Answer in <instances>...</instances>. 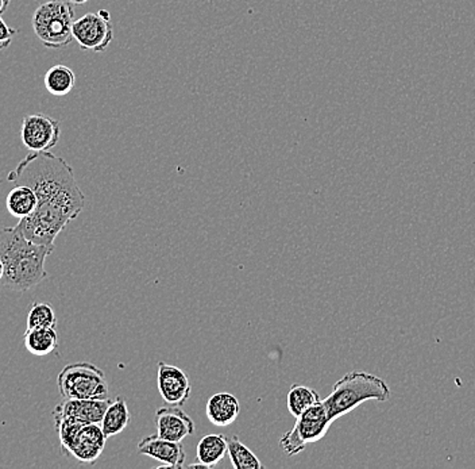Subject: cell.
Returning a JSON list of instances; mask_svg holds the SVG:
<instances>
[{"mask_svg":"<svg viewBox=\"0 0 475 469\" xmlns=\"http://www.w3.org/2000/svg\"><path fill=\"white\" fill-rule=\"evenodd\" d=\"M7 182L29 185L37 195V209L16 225L38 245L54 246L57 235L84 209L85 196L74 169L50 152H30L7 175Z\"/></svg>","mask_w":475,"mask_h":469,"instance_id":"obj_1","label":"cell"},{"mask_svg":"<svg viewBox=\"0 0 475 469\" xmlns=\"http://www.w3.org/2000/svg\"><path fill=\"white\" fill-rule=\"evenodd\" d=\"M54 246L38 245L25 237L18 225L0 230V260L5 265L3 287L26 293L48 277L46 257Z\"/></svg>","mask_w":475,"mask_h":469,"instance_id":"obj_2","label":"cell"},{"mask_svg":"<svg viewBox=\"0 0 475 469\" xmlns=\"http://www.w3.org/2000/svg\"><path fill=\"white\" fill-rule=\"evenodd\" d=\"M391 387L385 380L365 371H352L333 384L332 394L324 399L332 421L349 414L369 401L386 402Z\"/></svg>","mask_w":475,"mask_h":469,"instance_id":"obj_3","label":"cell"},{"mask_svg":"<svg viewBox=\"0 0 475 469\" xmlns=\"http://www.w3.org/2000/svg\"><path fill=\"white\" fill-rule=\"evenodd\" d=\"M74 10L66 0H49L35 8L32 26L45 48L63 49L74 41Z\"/></svg>","mask_w":475,"mask_h":469,"instance_id":"obj_4","label":"cell"},{"mask_svg":"<svg viewBox=\"0 0 475 469\" xmlns=\"http://www.w3.org/2000/svg\"><path fill=\"white\" fill-rule=\"evenodd\" d=\"M57 385L64 399H108L110 394L104 372L85 362L64 366Z\"/></svg>","mask_w":475,"mask_h":469,"instance_id":"obj_5","label":"cell"},{"mask_svg":"<svg viewBox=\"0 0 475 469\" xmlns=\"http://www.w3.org/2000/svg\"><path fill=\"white\" fill-rule=\"evenodd\" d=\"M332 424L323 401L318 402L296 418L294 426L280 440V446L288 456H296L310 444L323 440Z\"/></svg>","mask_w":475,"mask_h":469,"instance_id":"obj_6","label":"cell"},{"mask_svg":"<svg viewBox=\"0 0 475 469\" xmlns=\"http://www.w3.org/2000/svg\"><path fill=\"white\" fill-rule=\"evenodd\" d=\"M72 35L83 51L104 52L114 40L110 14L105 10L85 14L74 21Z\"/></svg>","mask_w":475,"mask_h":469,"instance_id":"obj_7","label":"cell"},{"mask_svg":"<svg viewBox=\"0 0 475 469\" xmlns=\"http://www.w3.org/2000/svg\"><path fill=\"white\" fill-rule=\"evenodd\" d=\"M60 122L44 114L24 116L21 141L30 152H50L60 141Z\"/></svg>","mask_w":475,"mask_h":469,"instance_id":"obj_8","label":"cell"},{"mask_svg":"<svg viewBox=\"0 0 475 469\" xmlns=\"http://www.w3.org/2000/svg\"><path fill=\"white\" fill-rule=\"evenodd\" d=\"M157 387L165 404L182 407L190 399L192 384L179 366L158 363Z\"/></svg>","mask_w":475,"mask_h":469,"instance_id":"obj_9","label":"cell"},{"mask_svg":"<svg viewBox=\"0 0 475 469\" xmlns=\"http://www.w3.org/2000/svg\"><path fill=\"white\" fill-rule=\"evenodd\" d=\"M105 441L107 437L100 424H83L65 454L84 464H94L104 452Z\"/></svg>","mask_w":475,"mask_h":469,"instance_id":"obj_10","label":"cell"},{"mask_svg":"<svg viewBox=\"0 0 475 469\" xmlns=\"http://www.w3.org/2000/svg\"><path fill=\"white\" fill-rule=\"evenodd\" d=\"M138 454L163 463L160 468L182 469L185 463V451L182 443L165 440L158 434L144 437L138 444Z\"/></svg>","mask_w":475,"mask_h":469,"instance_id":"obj_11","label":"cell"},{"mask_svg":"<svg viewBox=\"0 0 475 469\" xmlns=\"http://www.w3.org/2000/svg\"><path fill=\"white\" fill-rule=\"evenodd\" d=\"M110 399H64L53 410V418H72L83 424H102Z\"/></svg>","mask_w":475,"mask_h":469,"instance_id":"obj_12","label":"cell"},{"mask_svg":"<svg viewBox=\"0 0 475 469\" xmlns=\"http://www.w3.org/2000/svg\"><path fill=\"white\" fill-rule=\"evenodd\" d=\"M157 434L165 440L182 443L194 433L193 419L179 406L161 407L155 412Z\"/></svg>","mask_w":475,"mask_h":469,"instance_id":"obj_13","label":"cell"},{"mask_svg":"<svg viewBox=\"0 0 475 469\" xmlns=\"http://www.w3.org/2000/svg\"><path fill=\"white\" fill-rule=\"evenodd\" d=\"M205 414L213 426L227 427L237 421L241 414V404L233 394L218 393L208 399Z\"/></svg>","mask_w":475,"mask_h":469,"instance_id":"obj_14","label":"cell"},{"mask_svg":"<svg viewBox=\"0 0 475 469\" xmlns=\"http://www.w3.org/2000/svg\"><path fill=\"white\" fill-rule=\"evenodd\" d=\"M24 345L33 356H48L58 346V335L55 327L26 329L24 334Z\"/></svg>","mask_w":475,"mask_h":469,"instance_id":"obj_15","label":"cell"},{"mask_svg":"<svg viewBox=\"0 0 475 469\" xmlns=\"http://www.w3.org/2000/svg\"><path fill=\"white\" fill-rule=\"evenodd\" d=\"M229 441L223 434H207L197 444L196 454L204 468H215L226 456Z\"/></svg>","mask_w":475,"mask_h":469,"instance_id":"obj_16","label":"cell"},{"mask_svg":"<svg viewBox=\"0 0 475 469\" xmlns=\"http://www.w3.org/2000/svg\"><path fill=\"white\" fill-rule=\"evenodd\" d=\"M38 206V198L29 185H16L5 198V207L10 215L22 219L32 215Z\"/></svg>","mask_w":475,"mask_h":469,"instance_id":"obj_17","label":"cell"},{"mask_svg":"<svg viewBox=\"0 0 475 469\" xmlns=\"http://www.w3.org/2000/svg\"><path fill=\"white\" fill-rule=\"evenodd\" d=\"M130 419H132V414H130L126 401L119 396L115 401L111 402L110 406L105 410L100 426H102L105 437L110 438L121 434L129 426Z\"/></svg>","mask_w":475,"mask_h":469,"instance_id":"obj_18","label":"cell"},{"mask_svg":"<svg viewBox=\"0 0 475 469\" xmlns=\"http://www.w3.org/2000/svg\"><path fill=\"white\" fill-rule=\"evenodd\" d=\"M46 91L53 96H65L76 85V75L69 66L57 64L48 69L44 77Z\"/></svg>","mask_w":475,"mask_h":469,"instance_id":"obj_19","label":"cell"},{"mask_svg":"<svg viewBox=\"0 0 475 469\" xmlns=\"http://www.w3.org/2000/svg\"><path fill=\"white\" fill-rule=\"evenodd\" d=\"M318 402H321V396L313 388L300 384H294L289 388L286 404H288L289 413L294 418H299L305 410L310 409Z\"/></svg>","mask_w":475,"mask_h":469,"instance_id":"obj_20","label":"cell"},{"mask_svg":"<svg viewBox=\"0 0 475 469\" xmlns=\"http://www.w3.org/2000/svg\"><path fill=\"white\" fill-rule=\"evenodd\" d=\"M229 441V454L230 462L235 469H263L262 463L260 462L257 456L239 440L238 435L227 438Z\"/></svg>","mask_w":475,"mask_h":469,"instance_id":"obj_21","label":"cell"},{"mask_svg":"<svg viewBox=\"0 0 475 469\" xmlns=\"http://www.w3.org/2000/svg\"><path fill=\"white\" fill-rule=\"evenodd\" d=\"M57 326V316L52 304L46 302H35L27 314L26 327H55Z\"/></svg>","mask_w":475,"mask_h":469,"instance_id":"obj_22","label":"cell"},{"mask_svg":"<svg viewBox=\"0 0 475 469\" xmlns=\"http://www.w3.org/2000/svg\"><path fill=\"white\" fill-rule=\"evenodd\" d=\"M16 30L8 26L5 19L0 15V51H5L13 44L14 37H15Z\"/></svg>","mask_w":475,"mask_h":469,"instance_id":"obj_23","label":"cell"},{"mask_svg":"<svg viewBox=\"0 0 475 469\" xmlns=\"http://www.w3.org/2000/svg\"><path fill=\"white\" fill-rule=\"evenodd\" d=\"M11 0H0V15L7 11L8 5H10Z\"/></svg>","mask_w":475,"mask_h":469,"instance_id":"obj_24","label":"cell"},{"mask_svg":"<svg viewBox=\"0 0 475 469\" xmlns=\"http://www.w3.org/2000/svg\"><path fill=\"white\" fill-rule=\"evenodd\" d=\"M66 2H69L71 5H85V3L90 2V0H66Z\"/></svg>","mask_w":475,"mask_h":469,"instance_id":"obj_25","label":"cell"},{"mask_svg":"<svg viewBox=\"0 0 475 469\" xmlns=\"http://www.w3.org/2000/svg\"><path fill=\"white\" fill-rule=\"evenodd\" d=\"M3 276H5V265H3L2 260H0V283H2Z\"/></svg>","mask_w":475,"mask_h":469,"instance_id":"obj_26","label":"cell"}]
</instances>
